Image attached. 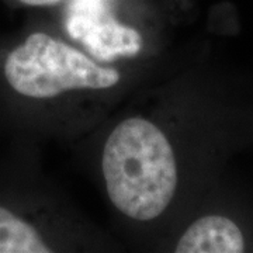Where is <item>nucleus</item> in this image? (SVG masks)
Instances as JSON below:
<instances>
[{"mask_svg":"<svg viewBox=\"0 0 253 253\" xmlns=\"http://www.w3.org/2000/svg\"><path fill=\"white\" fill-rule=\"evenodd\" d=\"M103 174L113 204L129 218L151 221L170 204L177 186L172 145L151 121L128 118L107 138Z\"/></svg>","mask_w":253,"mask_h":253,"instance_id":"f257e3e1","label":"nucleus"},{"mask_svg":"<svg viewBox=\"0 0 253 253\" xmlns=\"http://www.w3.org/2000/svg\"><path fill=\"white\" fill-rule=\"evenodd\" d=\"M3 78L18 96L41 100L73 89L113 87L120 73L45 33H33L4 56Z\"/></svg>","mask_w":253,"mask_h":253,"instance_id":"f03ea898","label":"nucleus"},{"mask_svg":"<svg viewBox=\"0 0 253 253\" xmlns=\"http://www.w3.org/2000/svg\"><path fill=\"white\" fill-rule=\"evenodd\" d=\"M66 30L100 61L134 56L142 48L139 33L116 20L109 0H69Z\"/></svg>","mask_w":253,"mask_h":253,"instance_id":"7ed1b4c3","label":"nucleus"},{"mask_svg":"<svg viewBox=\"0 0 253 253\" xmlns=\"http://www.w3.org/2000/svg\"><path fill=\"white\" fill-rule=\"evenodd\" d=\"M244 249L241 229L222 215H207L197 219L176 245L177 253H241Z\"/></svg>","mask_w":253,"mask_h":253,"instance_id":"20e7f679","label":"nucleus"},{"mask_svg":"<svg viewBox=\"0 0 253 253\" xmlns=\"http://www.w3.org/2000/svg\"><path fill=\"white\" fill-rule=\"evenodd\" d=\"M36 226L0 204V253H49Z\"/></svg>","mask_w":253,"mask_h":253,"instance_id":"39448f33","label":"nucleus"}]
</instances>
